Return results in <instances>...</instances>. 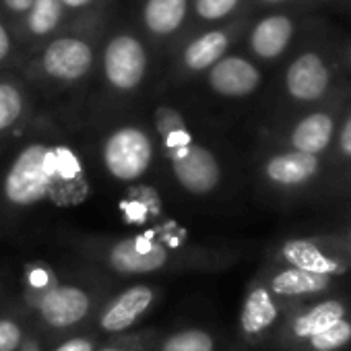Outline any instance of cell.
<instances>
[{
  "mask_svg": "<svg viewBox=\"0 0 351 351\" xmlns=\"http://www.w3.org/2000/svg\"><path fill=\"white\" fill-rule=\"evenodd\" d=\"M312 15L306 11H275L263 15L248 32L250 54L267 64L283 60L308 29Z\"/></svg>",
  "mask_w": 351,
  "mask_h": 351,
  "instance_id": "obj_10",
  "label": "cell"
},
{
  "mask_svg": "<svg viewBox=\"0 0 351 351\" xmlns=\"http://www.w3.org/2000/svg\"><path fill=\"white\" fill-rule=\"evenodd\" d=\"M62 11L64 7L60 0H34L32 9L27 11V29L38 38L50 36L58 27Z\"/></svg>",
  "mask_w": 351,
  "mask_h": 351,
  "instance_id": "obj_25",
  "label": "cell"
},
{
  "mask_svg": "<svg viewBox=\"0 0 351 351\" xmlns=\"http://www.w3.org/2000/svg\"><path fill=\"white\" fill-rule=\"evenodd\" d=\"M351 349V314L312 339L304 341L293 351H347Z\"/></svg>",
  "mask_w": 351,
  "mask_h": 351,
  "instance_id": "obj_24",
  "label": "cell"
},
{
  "mask_svg": "<svg viewBox=\"0 0 351 351\" xmlns=\"http://www.w3.org/2000/svg\"><path fill=\"white\" fill-rule=\"evenodd\" d=\"M349 314L351 308L347 300L335 293L304 302L287 312L273 341L281 351H293L304 341L312 339L314 335L322 332Z\"/></svg>",
  "mask_w": 351,
  "mask_h": 351,
  "instance_id": "obj_11",
  "label": "cell"
},
{
  "mask_svg": "<svg viewBox=\"0 0 351 351\" xmlns=\"http://www.w3.org/2000/svg\"><path fill=\"white\" fill-rule=\"evenodd\" d=\"M324 171L322 157L279 147L265 155L258 173L267 189L279 195H300L308 191Z\"/></svg>",
  "mask_w": 351,
  "mask_h": 351,
  "instance_id": "obj_13",
  "label": "cell"
},
{
  "mask_svg": "<svg viewBox=\"0 0 351 351\" xmlns=\"http://www.w3.org/2000/svg\"><path fill=\"white\" fill-rule=\"evenodd\" d=\"M345 81L343 36L316 15L285 64L281 79L283 97L293 108L310 110L347 89Z\"/></svg>",
  "mask_w": 351,
  "mask_h": 351,
  "instance_id": "obj_3",
  "label": "cell"
},
{
  "mask_svg": "<svg viewBox=\"0 0 351 351\" xmlns=\"http://www.w3.org/2000/svg\"><path fill=\"white\" fill-rule=\"evenodd\" d=\"M157 143L153 134L138 124H122L110 130L101 145L99 157L106 173L118 184H136L153 169Z\"/></svg>",
  "mask_w": 351,
  "mask_h": 351,
  "instance_id": "obj_7",
  "label": "cell"
},
{
  "mask_svg": "<svg viewBox=\"0 0 351 351\" xmlns=\"http://www.w3.org/2000/svg\"><path fill=\"white\" fill-rule=\"evenodd\" d=\"M9 52H11V38H9V34H7L5 25L0 23V62L7 60Z\"/></svg>",
  "mask_w": 351,
  "mask_h": 351,
  "instance_id": "obj_33",
  "label": "cell"
},
{
  "mask_svg": "<svg viewBox=\"0 0 351 351\" xmlns=\"http://www.w3.org/2000/svg\"><path fill=\"white\" fill-rule=\"evenodd\" d=\"M7 293H9V279L7 275L0 273V304L7 300Z\"/></svg>",
  "mask_w": 351,
  "mask_h": 351,
  "instance_id": "obj_37",
  "label": "cell"
},
{
  "mask_svg": "<svg viewBox=\"0 0 351 351\" xmlns=\"http://www.w3.org/2000/svg\"><path fill=\"white\" fill-rule=\"evenodd\" d=\"M265 7H273L279 11H318L322 7H330L332 0H258Z\"/></svg>",
  "mask_w": 351,
  "mask_h": 351,
  "instance_id": "obj_30",
  "label": "cell"
},
{
  "mask_svg": "<svg viewBox=\"0 0 351 351\" xmlns=\"http://www.w3.org/2000/svg\"><path fill=\"white\" fill-rule=\"evenodd\" d=\"M159 298L161 287L145 279L118 287L104 300L89 324V330L101 339L130 332L155 308Z\"/></svg>",
  "mask_w": 351,
  "mask_h": 351,
  "instance_id": "obj_9",
  "label": "cell"
},
{
  "mask_svg": "<svg viewBox=\"0 0 351 351\" xmlns=\"http://www.w3.org/2000/svg\"><path fill=\"white\" fill-rule=\"evenodd\" d=\"M3 5L15 15H27V11L34 5V0H3Z\"/></svg>",
  "mask_w": 351,
  "mask_h": 351,
  "instance_id": "obj_32",
  "label": "cell"
},
{
  "mask_svg": "<svg viewBox=\"0 0 351 351\" xmlns=\"http://www.w3.org/2000/svg\"><path fill=\"white\" fill-rule=\"evenodd\" d=\"M157 339V328H134L124 335L101 339L95 351H155Z\"/></svg>",
  "mask_w": 351,
  "mask_h": 351,
  "instance_id": "obj_26",
  "label": "cell"
},
{
  "mask_svg": "<svg viewBox=\"0 0 351 351\" xmlns=\"http://www.w3.org/2000/svg\"><path fill=\"white\" fill-rule=\"evenodd\" d=\"M330 7H335L339 13H343L351 19V0H332Z\"/></svg>",
  "mask_w": 351,
  "mask_h": 351,
  "instance_id": "obj_35",
  "label": "cell"
},
{
  "mask_svg": "<svg viewBox=\"0 0 351 351\" xmlns=\"http://www.w3.org/2000/svg\"><path fill=\"white\" fill-rule=\"evenodd\" d=\"M48 345H50V341L36 326H32V330L27 332L19 351H48Z\"/></svg>",
  "mask_w": 351,
  "mask_h": 351,
  "instance_id": "obj_31",
  "label": "cell"
},
{
  "mask_svg": "<svg viewBox=\"0 0 351 351\" xmlns=\"http://www.w3.org/2000/svg\"><path fill=\"white\" fill-rule=\"evenodd\" d=\"M345 189H347V191H351V173H349V178L345 180Z\"/></svg>",
  "mask_w": 351,
  "mask_h": 351,
  "instance_id": "obj_39",
  "label": "cell"
},
{
  "mask_svg": "<svg viewBox=\"0 0 351 351\" xmlns=\"http://www.w3.org/2000/svg\"><path fill=\"white\" fill-rule=\"evenodd\" d=\"M330 159L339 167H351V101H347L332 147H330Z\"/></svg>",
  "mask_w": 351,
  "mask_h": 351,
  "instance_id": "obj_27",
  "label": "cell"
},
{
  "mask_svg": "<svg viewBox=\"0 0 351 351\" xmlns=\"http://www.w3.org/2000/svg\"><path fill=\"white\" fill-rule=\"evenodd\" d=\"M242 5V0H195V13L199 19L215 23L232 17Z\"/></svg>",
  "mask_w": 351,
  "mask_h": 351,
  "instance_id": "obj_28",
  "label": "cell"
},
{
  "mask_svg": "<svg viewBox=\"0 0 351 351\" xmlns=\"http://www.w3.org/2000/svg\"><path fill=\"white\" fill-rule=\"evenodd\" d=\"M207 83L213 93L226 99H244L254 95L263 85L261 66L240 54H226L207 71Z\"/></svg>",
  "mask_w": 351,
  "mask_h": 351,
  "instance_id": "obj_16",
  "label": "cell"
},
{
  "mask_svg": "<svg viewBox=\"0 0 351 351\" xmlns=\"http://www.w3.org/2000/svg\"><path fill=\"white\" fill-rule=\"evenodd\" d=\"M189 13V0H147L143 7L145 27L153 36H169L178 32Z\"/></svg>",
  "mask_w": 351,
  "mask_h": 351,
  "instance_id": "obj_20",
  "label": "cell"
},
{
  "mask_svg": "<svg viewBox=\"0 0 351 351\" xmlns=\"http://www.w3.org/2000/svg\"><path fill=\"white\" fill-rule=\"evenodd\" d=\"M258 275L267 283L271 293L279 302H283L289 310L304 302L335 293L341 281L335 277L316 275V273H308L302 269H293L285 265H271V263H265L258 269Z\"/></svg>",
  "mask_w": 351,
  "mask_h": 351,
  "instance_id": "obj_14",
  "label": "cell"
},
{
  "mask_svg": "<svg viewBox=\"0 0 351 351\" xmlns=\"http://www.w3.org/2000/svg\"><path fill=\"white\" fill-rule=\"evenodd\" d=\"M332 234H337V236H341L343 240H347L349 244H351V221L343 228V230H339V232H332Z\"/></svg>",
  "mask_w": 351,
  "mask_h": 351,
  "instance_id": "obj_38",
  "label": "cell"
},
{
  "mask_svg": "<svg viewBox=\"0 0 351 351\" xmlns=\"http://www.w3.org/2000/svg\"><path fill=\"white\" fill-rule=\"evenodd\" d=\"M267 263L341 279L351 273V244L337 234L291 236L269 250Z\"/></svg>",
  "mask_w": 351,
  "mask_h": 351,
  "instance_id": "obj_6",
  "label": "cell"
},
{
  "mask_svg": "<svg viewBox=\"0 0 351 351\" xmlns=\"http://www.w3.org/2000/svg\"><path fill=\"white\" fill-rule=\"evenodd\" d=\"M91 66L93 50L79 38H58L42 54V71L58 83H77L89 75Z\"/></svg>",
  "mask_w": 351,
  "mask_h": 351,
  "instance_id": "obj_17",
  "label": "cell"
},
{
  "mask_svg": "<svg viewBox=\"0 0 351 351\" xmlns=\"http://www.w3.org/2000/svg\"><path fill=\"white\" fill-rule=\"evenodd\" d=\"M60 277L62 275L56 271V267H52L48 263H42V261L29 263L21 277L19 300L25 304L27 310H32L46 293L52 291V287L60 281Z\"/></svg>",
  "mask_w": 351,
  "mask_h": 351,
  "instance_id": "obj_22",
  "label": "cell"
},
{
  "mask_svg": "<svg viewBox=\"0 0 351 351\" xmlns=\"http://www.w3.org/2000/svg\"><path fill=\"white\" fill-rule=\"evenodd\" d=\"M89 197V178L77 149L56 138H32L0 178V207L9 213L42 205L73 207Z\"/></svg>",
  "mask_w": 351,
  "mask_h": 351,
  "instance_id": "obj_2",
  "label": "cell"
},
{
  "mask_svg": "<svg viewBox=\"0 0 351 351\" xmlns=\"http://www.w3.org/2000/svg\"><path fill=\"white\" fill-rule=\"evenodd\" d=\"M116 287L106 275H73L60 281L32 310L34 326L52 343L73 332L89 330L93 316Z\"/></svg>",
  "mask_w": 351,
  "mask_h": 351,
  "instance_id": "obj_5",
  "label": "cell"
},
{
  "mask_svg": "<svg viewBox=\"0 0 351 351\" xmlns=\"http://www.w3.org/2000/svg\"><path fill=\"white\" fill-rule=\"evenodd\" d=\"M287 312L289 308L271 293L267 283L256 273L248 281L240 306V316H238L240 339L248 345H261L265 341H273Z\"/></svg>",
  "mask_w": 351,
  "mask_h": 351,
  "instance_id": "obj_12",
  "label": "cell"
},
{
  "mask_svg": "<svg viewBox=\"0 0 351 351\" xmlns=\"http://www.w3.org/2000/svg\"><path fill=\"white\" fill-rule=\"evenodd\" d=\"M25 116V95L13 81H0V141L11 134Z\"/></svg>",
  "mask_w": 351,
  "mask_h": 351,
  "instance_id": "obj_23",
  "label": "cell"
},
{
  "mask_svg": "<svg viewBox=\"0 0 351 351\" xmlns=\"http://www.w3.org/2000/svg\"><path fill=\"white\" fill-rule=\"evenodd\" d=\"M232 46V32L228 29H211L199 38H195L186 50L182 52V64L191 73L209 71L217 64Z\"/></svg>",
  "mask_w": 351,
  "mask_h": 351,
  "instance_id": "obj_18",
  "label": "cell"
},
{
  "mask_svg": "<svg viewBox=\"0 0 351 351\" xmlns=\"http://www.w3.org/2000/svg\"><path fill=\"white\" fill-rule=\"evenodd\" d=\"M351 99V87L339 91L328 101L304 110L295 120H291L279 134V143L285 149L324 157L328 155L343 110Z\"/></svg>",
  "mask_w": 351,
  "mask_h": 351,
  "instance_id": "obj_8",
  "label": "cell"
},
{
  "mask_svg": "<svg viewBox=\"0 0 351 351\" xmlns=\"http://www.w3.org/2000/svg\"><path fill=\"white\" fill-rule=\"evenodd\" d=\"M343 69L345 75L351 77V38H343Z\"/></svg>",
  "mask_w": 351,
  "mask_h": 351,
  "instance_id": "obj_34",
  "label": "cell"
},
{
  "mask_svg": "<svg viewBox=\"0 0 351 351\" xmlns=\"http://www.w3.org/2000/svg\"><path fill=\"white\" fill-rule=\"evenodd\" d=\"M75 254L106 277L143 279L178 273H217L238 261L236 248L191 244L155 232L132 236H75Z\"/></svg>",
  "mask_w": 351,
  "mask_h": 351,
  "instance_id": "obj_1",
  "label": "cell"
},
{
  "mask_svg": "<svg viewBox=\"0 0 351 351\" xmlns=\"http://www.w3.org/2000/svg\"><path fill=\"white\" fill-rule=\"evenodd\" d=\"M101 343V337H97L91 330L73 332L69 337L56 339L48 345V351H95Z\"/></svg>",
  "mask_w": 351,
  "mask_h": 351,
  "instance_id": "obj_29",
  "label": "cell"
},
{
  "mask_svg": "<svg viewBox=\"0 0 351 351\" xmlns=\"http://www.w3.org/2000/svg\"><path fill=\"white\" fill-rule=\"evenodd\" d=\"M159 149L169 171L186 195L211 197L223 182V165L219 157L195 138L184 116L169 106L155 110L153 116Z\"/></svg>",
  "mask_w": 351,
  "mask_h": 351,
  "instance_id": "obj_4",
  "label": "cell"
},
{
  "mask_svg": "<svg viewBox=\"0 0 351 351\" xmlns=\"http://www.w3.org/2000/svg\"><path fill=\"white\" fill-rule=\"evenodd\" d=\"M60 3H62V7H66V9H83V7L91 5L93 0H60Z\"/></svg>",
  "mask_w": 351,
  "mask_h": 351,
  "instance_id": "obj_36",
  "label": "cell"
},
{
  "mask_svg": "<svg viewBox=\"0 0 351 351\" xmlns=\"http://www.w3.org/2000/svg\"><path fill=\"white\" fill-rule=\"evenodd\" d=\"M34 322L25 304L17 300H5L0 304V351H19Z\"/></svg>",
  "mask_w": 351,
  "mask_h": 351,
  "instance_id": "obj_19",
  "label": "cell"
},
{
  "mask_svg": "<svg viewBox=\"0 0 351 351\" xmlns=\"http://www.w3.org/2000/svg\"><path fill=\"white\" fill-rule=\"evenodd\" d=\"M149 66L143 42L134 36L120 34L104 50V77L114 91L130 93L141 87Z\"/></svg>",
  "mask_w": 351,
  "mask_h": 351,
  "instance_id": "obj_15",
  "label": "cell"
},
{
  "mask_svg": "<svg viewBox=\"0 0 351 351\" xmlns=\"http://www.w3.org/2000/svg\"><path fill=\"white\" fill-rule=\"evenodd\" d=\"M155 351H219V341L205 326H184L159 335Z\"/></svg>",
  "mask_w": 351,
  "mask_h": 351,
  "instance_id": "obj_21",
  "label": "cell"
}]
</instances>
